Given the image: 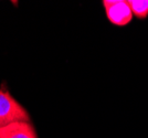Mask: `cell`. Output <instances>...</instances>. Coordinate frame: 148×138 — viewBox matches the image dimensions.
<instances>
[{
  "label": "cell",
  "instance_id": "6da1fadb",
  "mask_svg": "<svg viewBox=\"0 0 148 138\" xmlns=\"http://www.w3.org/2000/svg\"><path fill=\"white\" fill-rule=\"evenodd\" d=\"M29 114L8 92L0 91V128L14 122H29Z\"/></svg>",
  "mask_w": 148,
  "mask_h": 138
},
{
  "label": "cell",
  "instance_id": "277c9868",
  "mask_svg": "<svg viewBox=\"0 0 148 138\" xmlns=\"http://www.w3.org/2000/svg\"><path fill=\"white\" fill-rule=\"evenodd\" d=\"M133 16L137 19H146L148 17V0H128L127 1Z\"/></svg>",
  "mask_w": 148,
  "mask_h": 138
},
{
  "label": "cell",
  "instance_id": "3957f363",
  "mask_svg": "<svg viewBox=\"0 0 148 138\" xmlns=\"http://www.w3.org/2000/svg\"><path fill=\"white\" fill-rule=\"evenodd\" d=\"M0 138H37L29 122H14L0 128Z\"/></svg>",
  "mask_w": 148,
  "mask_h": 138
},
{
  "label": "cell",
  "instance_id": "7a4b0ae2",
  "mask_svg": "<svg viewBox=\"0 0 148 138\" xmlns=\"http://www.w3.org/2000/svg\"><path fill=\"white\" fill-rule=\"evenodd\" d=\"M105 11L107 19L111 21L113 25H128L132 18L133 13L130 8V5L127 1L124 0H104L103 1Z\"/></svg>",
  "mask_w": 148,
  "mask_h": 138
}]
</instances>
